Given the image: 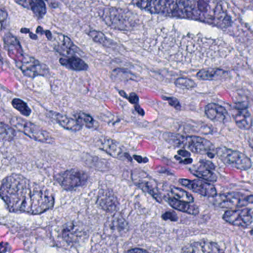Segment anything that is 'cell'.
I'll list each match as a JSON object with an SVG mask.
<instances>
[{
  "instance_id": "5bb4252c",
  "label": "cell",
  "mask_w": 253,
  "mask_h": 253,
  "mask_svg": "<svg viewBox=\"0 0 253 253\" xmlns=\"http://www.w3.org/2000/svg\"><path fill=\"white\" fill-rule=\"evenodd\" d=\"M49 115L54 121L65 129L72 131H78L82 129L83 126L77 120L53 111L49 112Z\"/></svg>"
},
{
  "instance_id": "ba28073f",
  "label": "cell",
  "mask_w": 253,
  "mask_h": 253,
  "mask_svg": "<svg viewBox=\"0 0 253 253\" xmlns=\"http://www.w3.org/2000/svg\"><path fill=\"white\" fill-rule=\"evenodd\" d=\"M16 65L22 71L23 75L28 78L45 76L49 73V69L46 65L31 56H25L24 59L22 61L16 63Z\"/></svg>"
},
{
  "instance_id": "8992f818",
  "label": "cell",
  "mask_w": 253,
  "mask_h": 253,
  "mask_svg": "<svg viewBox=\"0 0 253 253\" xmlns=\"http://www.w3.org/2000/svg\"><path fill=\"white\" fill-rule=\"evenodd\" d=\"M216 155L228 167L242 171H246L251 168V160L242 152L223 146L216 149Z\"/></svg>"
},
{
  "instance_id": "ffe728a7",
  "label": "cell",
  "mask_w": 253,
  "mask_h": 253,
  "mask_svg": "<svg viewBox=\"0 0 253 253\" xmlns=\"http://www.w3.org/2000/svg\"><path fill=\"white\" fill-rule=\"evenodd\" d=\"M100 207L107 211H112L118 207V201L116 197L109 190L102 191L97 200Z\"/></svg>"
},
{
  "instance_id": "277c9868",
  "label": "cell",
  "mask_w": 253,
  "mask_h": 253,
  "mask_svg": "<svg viewBox=\"0 0 253 253\" xmlns=\"http://www.w3.org/2000/svg\"><path fill=\"white\" fill-rule=\"evenodd\" d=\"M105 23L118 31H131L138 24L137 16L133 11L124 8L106 7L99 12Z\"/></svg>"
},
{
  "instance_id": "d6a6232c",
  "label": "cell",
  "mask_w": 253,
  "mask_h": 253,
  "mask_svg": "<svg viewBox=\"0 0 253 253\" xmlns=\"http://www.w3.org/2000/svg\"><path fill=\"white\" fill-rule=\"evenodd\" d=\"M163 218L164 220H170L171 221H175L177 219V214L173 211H167V212L163 214Z\"/></svg>"
},
{
  "instance_id": "74e56055",
  "label": "cell",
  "mask_w": 253,
  "mask_h": 253,
  "mask_svg": "<svg viewBox=\"0 0 253 253\" xmlns=\"http://www.w3.org/2000/svg\"><path fill=\"white\" fill-rule=\"evenodd\" d=\"M126 253H149L146 250H142V249H132V250H128Z\"/></svg>"
},
{
  "instance_id": "3957f363",
  "label": "cell",
  "mask_w": 253,
  "mask_h": 253,
  "mask_svg": "<svg viewBox=\"0 0 253 253\" xmlns=\"http://www.w3.org/2000/svg\"><path fill=\"white\" fill-rule=\"evenodd\" d=\"M164 140L171 146L189 149L198 155H207L213 158L216 154L214 145L207 139L197 136H185L177 133L165 132L163 134Z\"/></svg>"
},
{
  "instance_id": "1f68e13d",
  "label": "cell",
  "mask_w": 253,
  "mask_h": 253,
  "mask_svg": "<svg viewBox=\"0 0 253 253\" xmlns=\"http://www.w3.org/2000/svg\"><path fill=\"white\" fill-rule=\"evenodd\" d=\"M0 17H1V29L4 30V29L6 27L8 13L3 8H1L0 9Z\"/></svg>"
},
{
  "instance_id": "83f0119b",
  "label": "cell",
  "mask_w": 253,
  "mask_h": 253,
  "mask_svg": "<svg viewBox=\"0 0 253 253\" xmlns=\"http://www.w3.org/2000/svg\"><path fill=\"white\" fill-rule=\"evenodd\" d=\"M171 194L174 199L183 201V202L190 203V204L193 203L194 198L192 196V195L188 193L186 191L180 189V188L172 186L171 188Z\"/></svg>"
},
{
  "instance_id": "603a6c76",
  "label": "cell",
  "mask_w": 253,
  "mask_h": 253,
  "mask_svg": "<svg viewBox=\"0 0 253 253\" xmlns=\"http://www.w3.org/2000/svg\"><path fill=\"white\" fill-rule=\"evenodd\" d=\"M167 202L170 204L172 208L187 214L197 215L199 213V209L196 205H192L190 203L183 202L173 198H167Z\"/></svg>"
},
{
  "instance_id": "484cf974",
  "label": "cell",
  "mask_w": 253,
  "mask_h": 253,
  "mask_svg": "<svg viewBox=\"0 0 253 253\" xmlns=\"http://www.w3.org/2000/svg\"><path fill=\"white\" fill-rule=\"evenodd\" d=\"M191 172L203 180L209 182H215L217 180V176L211 170L207 169L204 167H201V169H191Z\"/></svg>"
},
{
  "instance_id": "4dcf8cb0",
  "label": "cell",
  "mask_w": 253,
  "mask_h": 253,
  "mask_svg": "<svg viewBox=\"0 0 253 253\" xmlns=\"http://www.w3.org/2000/svg\"><path fill=\"white\" fill-rule=\"evenodd\" d=\"M164 99H165L166 100L168 101L169 104L170 106L174 107V109H177V110H180L181 109V104H180V102L177 99H176L175 97H164Z\"/></svg>"
},
{
  "instance_id": "6da1fadb",
  "label": "cell",
  "mask_w": 253,
  "mask_h": 253,
  "mask_svg": "<svg viewBox=\"0 0 253 253\" xmlns=\"http://www.w3.org/2000/svg\"><path fill=\"white\" fill-rule=\"evenodd\" d=\"M0 192L8 210L13 212L40 214L54 206V197L46 188L21 174H12L5 177Z\"/></svg>"
},
{
  "instance_id": "30bf717a",
  "label": "cell",
  "mask_w": 253,
  "mask_h": 253,
  "mask_svg": "<svg viewBox=\"0 0 253 253\" xmlns=\"http://www.w3.org/2000/svg\"><path fill=\"white\" fill-rule=\"evenodd\" d=\"M223 220L233 226L247 227L253 222V216L248 209L228 210L223 215Z\"/></svg>"
},
{
  "instance_id": "d6986e66",
  "label": "cell",
  "mask_w": 253,
  "mask_h": 253,
  "mask_svg": "<svg viewBox=\"0 0 253 253\" xmlns=\"http://www.w3.org/2000/svg\"><path fill=\"white\" fill-rule=\"evenodd\" d=\"M197 78L203 81H219L224 78H227L229 73L226 71L220 69H202L197 73Z\"/></svg>"
},
{
  "instance_id": "f35d334b",
  "label": "cell",
  "mask_w": 253,
  "mask_h": 253,
  "mask_svg": "<svg viewBox=\"0 0 253 253\" xmlns=\"http://www.w3.org/2000/svg\"><path fill=\"white\" fill-rule=\"evenodd\" d=\"M134 108H135L136 111H137V112L139 115H141V116H143V115H144V111H143V109H142V108H140V105H137V106H134Z\"/></svg>"
},
{
  "instance_id": "ac0fdd59",
  "label": "cell",
  "mask_w": 253,
  "mask_h": 253,
  "mask_svg": "<svg viewBox=\"0 0 253 253\" xmlns=\"http://www.w3.org/2000/svg\"><path fill=\"white\" fill-rule=\"evenodd\" d=\"M236 113L234 115L235 124L242 130H248L253 126V117L247 108H235Z\"/></svg>"
},
{
  "instance_id": "d590c367",
  "label": "cell",
  "mask_w": 253,
  "mask_h": 253,
  "mask_svg": "<svg viewBox=\"0 0 253 253\" xmlns=\"http://www.w3.org/2000/svg\"><path fill=\"white\" fill-rule=\"evenodd\" d=\"M20 32L23 34H29V35H30V38H32V40H38V36H37L36 35H34L29 29H22Z\"/></svg>"
},
{
  "instance_id": "7c38bea8",
  "label": "cell",
  "mask_w": 253,
  "mask_h": 253,
  "mask_svg": "<svg viewBox=\"0 0 253 253\" xmlns=\"http://www.w3.org/2000/svg\"><path fill=\"white\" fill-rule=\"evenodd\" d=\"M4 47L11 58L15 60L16 63L22 61L25 54L23 48L17 38L11 33H6L3 38Z\"/></svg>"
},
{
  "instance_id": "7bdbcfd3",
  "label": "cell",
  "mask_w": 253,
  "mask_h": 253,
  "mask_svg": "<svg viewBox=\"0 0 253 253\" xmlns=\"http://www.w3.org/2000/svg\"><path fill=\"white\" fill-rule=\"evenodd\" d=\"M248 142L249 145H250V147H251L252 149L253 150V138L249 139Z\"/></svg>"
},
{
  "instance_id": "4fadbf2b",
  "label": "cell",
  "mask_w": 253,
  "mask_h": 253,
  "mask_svg": "<svg viewBox=\"0 0 253 253\" xmlns=\"http://www.w3.org/2000/svg\"><path fill=\"white\" fill-rule=\"evenodd\" d=\"M182 253H223V252L216 243L201 241L185 246Z\"/></svg>"
},
{
  "instance_id": "e0dca14e",
  "label": "cell",
  "mask_w": 253,
  "mask_h": 253,
  "mask_svg": "<svg viewBox=\"0 0 253 253\" xmlns=\"http://www.w3.org/2000/svg\"><path fill=\"white\" fill-rule=\"evenodd\" d=\"M16 2L21 6L31 10L37 18L42 19L46 14V5L42 0H29V1L22 0V1H16Z\"/></svg>"
},
{
  "instance_id": "9c48e42d",
  "label": "cell",
  "mask_w": 253,
  "mask_h": 253,
  "mask_svg": "<svg viewBox=\"0 0 253 253\" xmlns=\"http://www.w3.org/2000/svg\"><path fill=\"white\" fill-rule=\"evenodd\" d=\"M247 198L238 192H227L214 197L213 203L216 207L232 210L245 207L248 204Z\"/></svg>"
},
{
  "instance_id": "44dd1931",
  "label": "cell",
  "mask_w": 253,
  "mask_h": 253,
  "mask_svg": "<svg viewBox=\"0 0 253 253\" xmlns=\"http://www.w3.org/2000/svg\"><path fill=\"white\" fill-rule=\"evenodd\" d=\"M61 38L60 42H59L58 45L54 47L56 51H58L63 55L67 56V57L70 55L73 57L74 54H76L78 51H80L79 48L73 43L72 40L69 37L61 35Z\"/></svg>"
},
{
  "instance_id": "52a82bcc",
  "label": "cell",
  "mask_w": 253,
  "mask_h": 253,
  "mask_svg": "<svg viewBox=\"0 0 253 253\" xmlns=\"http://www.w3.org/2000/svg\"><path fill=\"white\" fill-rule=\"evenodd\" d=\"M55 179L63 189L73 190L86 183L88 175L81 170L69 169L57 174Z\"/></svg>"
},
{
  "instance_id": "836d02e7",
  "label": "cell",
  "mask_w": 253,
  "mask_h": 253,
  "mask_svg": "<svg viewBox=\"0 0 253 253\" xmlns=\"http://www.w3.org/2000/svg\"><path fill=\"white\" fill-rule=\"evenodd\" d=\"M127 99H128L129 103H131V104L134 105V106L139 105V97L137 96V94H135V93H131V94L128 96Z\"/></svg>"
},
{
  "instance_id": "7a4b0ae2",
  "label": "cell",
  "mask_w": 253,
  "mask_h": 253,
  "mask_svg": "<svg viewBox=\"0 0 253 253\" xmlns=\"http://www.w3.org/2000/svg\"><path fill=\"white\" fill-rule=\"evenodd\" d=\"M166 16L194 19L223 28L230 24L220 3L210 1H168Z\"/></svg>"
},
{
  "instance_id": "cb8c5ba5",
  "label": "cell",
  "mask_w": 253,
  "mask_h": 253,
  "mask_svg": "<svg viewBox=\"0 0 253 253\" xmlns=\"http://www.w3.org/2000/svg\"><path fill=\"white\" fill-rule=\"evenodd\" d=\"M75 120L80 124L88 128H96L98 126V124L94 121V118L85 112H78L75 114Z\"/></svg>"
},
{
  "instance_id": "7402d4cb",
  "label": "cell",
  "mask_w": 253,
  "mask_h": 253,
  "mask_svg": "<svg viewBox=\"0 0 253 253\" xmlns=\"http://www.w3.org/2000/svg\"><path fill=\"white\" fill-rule=\"evenodd\" d=\"M60 63L62 66H65L71 70L76 71V72H84V71H87L88 69L87 63L82 59L76 57V56L60 58Z\"/></svg>"
},
{
  "instance_id": "60d3db41",
  "label": "cell",
  "mask_w": 253,
  "mask_h": 253,
  "mask_svg": "<svg viewBox=\"0 0 253 253\" xmlns=\"http://www.w3.org/2000/svg\"><path fill=\"white\" fill-rule=\"evenodd\" d=\"M192 162V160L191 158H188V159L184 160V161H180V163H183L184 164H191Z\"/></svg>"
},
{
  "instance_id": "5b68a950",
  "label": "cell",
  "mask_w": 253,
  "mask_h": 253,
  "mask_svg": "<svg viewBox=\"0 0 253 253\" xmlns=\"http://www.w3.org/2000/svg\"><path fill=\"white\" fill-rule=\"evenodd\" d=\"M11 126L25 135L35 141L43 143H53L54 139L48 131L37 126L36 124L26 121L20 117H13L11 121Z\"/></svg>"
},
{
  "instance_id": "e575fe53",
  "label": "cell",
  "mask_w": 253,
  "mask_h": 253,
  "mask_svg": "<svg viewBox=\"0 0 253 253\" xmlns=\"http://www.w3.org/2000/svg\"><path fill=\"white\" fill-rule=\"evenodd\" d=\"M200 164H201V167H204V168L207 169L211 170V171L215 169V167H214V164L211 161L202 160V161H200Z\"/></svg>"
},
{
  "instance_id": "f1b7e54d",
  "label": "cell",
  "mask_w": 253,
  "mask_h": 253,
  "mask_svg": "<svg viewBox=\"0 0 253 253\" xmlns=\"http://www.w3.org/2000/svg\"><path fill=\"white\" fill-rule=\"evenodd\" d=\"M11 105L16 110L18 111L23 116L29 117L32 114V110L28 106L27 103L21 99H13L12 101H11Z\"/></svg>"
},
{
  "instance_id": "8d00e7d4",
  "label": "cell",
  "mask_w": 253,
  "mask_h": 253,
  "mask_svg": "<svg viewBox=\"0 0 253 253\" xmlns=\"http://www.w3.org/2000/svg\"><path fill=\"white\" fill-rule=\"evenodd\" d=\"M178 155L180 156L183 157V158H189L190 157V153L185 149H181V150L178 151Z\"/></svg>"
},
{
  "instance_id": "b9f144b4",
  "label": "cell",
  "mask_w": 253,
  "mask_h": 253,
  "mask_svg": "<svg viewBox=\"0 0 253 253\" xmlns=\"http://www.w3.org/2000/svg\"><path fill=\"white\" fill-rule=\"evenodd\" d=\"M247 202L248 204H253V195H250L247 198Z\"/></svg>"
},
{
  "instance_id": "8fae6325",
  "label": "cell",
  "mask_w": 253,
  "mask_h": 253,
  "mask_svg": "<svg viewBox=\"0 0 253 253\" xmlns=\"http://www.w3.org/2000/svg\"><path fill=\"white\" fill-rule=\"evenodd\" d=\"M180 184L186 186L188 189L192 190L195 193L199 194L203 196L210 197V198H214L217 196V191L215 187L211 183L205 181V180H190L187 179H180Z\"/></svg>"
},
{
  "instance_id": "f546056e",
  "label": "cell",
  "mask_w": 253,
  "mask_h": 253,
  "mask_svg": "<svg viewBox=\"0 0 253 253\" xmlns=\"http://www.w3.org/2000/svg\"><path fill=\"white\" fill-rule=\"evenodd\" d=\"M174 84L177 88H181V89L191 90L196 87L195 81L189 79V78H185V77L177 78Z\"/></svg>"
},
{
  "instance_id": "d4e9b609",
  "label": "cell",
  "mask_w": 253,
  "mask_h": 253,
  "mask_svg": "<svg viewBox=\"0 0 253 253\" xmlns=\"http://www.w3.org/2000/svg\"><path fill=\"white\" fill-rule=\"evenodd\" d=\"M88 35H89L90 38H91L94 42L101 44V45H104V46L112 48L114 45H116L115 42H114V41H111L109 38H106L104 34L99 32V31H90V32H88Z\"/></svg>"
},
{
  "instance_id": "9a60e30c",
  "label": "cell",
  "mask_w": 253,
  "mask_h": 253,
  "mask_svg": "<svg viewBox=\"0 0 253 253\" xmlns=\"http://www.w3.org/2000/svg\"><path fill=\"white\" fill-rule=\"evenodd\" d=\"M97 144L100 149L105 151L115 158H121L122 156H126L119 143L112 139L105 137H100V139H98Z\"/></svg>"
},
{
  "instance_id": "ab89813d",
  "label": "cell",
  "mask_w": 253,
  "mask_h": 253,
  "mask_svg": "<svg viewBox=\"0 0 253 253\" xmlns=\"http://www.w3.org/2000/svg\"><path fill=\"white\" fill-rule=\"evenodd\" d=\"M45 36H46V38H48V40H49V41H51V40H52V34H51V32H50V31H45Z\"/></svg>"
},
{
  "instance_id": "4316f807",
  "label": "cell",
  "mask_w": 253,
  "mask_h": 253,
  "mask_svg": "<svg viewBox=\"0 0 253 253\" xmlns=\"http://www.w3.org/2000/svg\"><path fill=\"white\" fill-rule=\"evenodd\" d=\"M17 135V131L13 127L7 125L5 123L0 124V137L2 141H11Z\"/></svg>"
},
{
  "instance_id": "2e32d148",
  "label": "cell",
  "mask_w": 253,
  "mask_h": 253,
  "mask_svg": "<svg viewBox=\"0 0 253 253\" xmlns=\"http://www.w3.org/2000/svg\"><path fill=\"white\" fill-rule=\"evenodd\" d=\"M205 114L211 121L219 123H225L229 118L226 109L220 105L211 103L205 107Z\"/></svg>"
}]
</instances>
